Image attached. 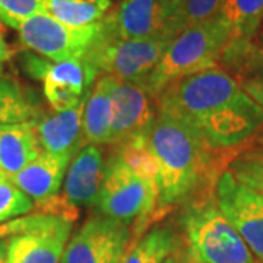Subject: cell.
<instances>
[{"label": "cell", "instance_id": "836d02e7", "mask_svg": "<svg viewBox=\"0 0 263 263\" xmlns=\"http://www.w3.org/2000/svg\"><path fill=\"white\" fill-rule=\"evenodd\" d=\"M257 78H260V79H263V62L259 65V67H257V70H256V75Z\"/></svg>", "mask_w": 263, "mask_h": 263}, {"label": "cell", "instance_id": "f546056e", "mask_svg": "<svg viewBox=\"0 0 263 263\" xmlns=\"http://www.w3.org/2000/svg\"><path fill=\"white\" fill-rule=\"evenodd\" d=\"M10 56H12L10 47L8 46V43L0 37V78H2V73H3V69H5V63L9 60Z\"/></svg>", "mask_w": 263, "mask_h": 263}, {"label": "cell", "instance_id": "1f68e13d", "mask_svg": "<svg viewBox=\"0 0 263 263\" xmlns=\"http://www.w3.org/2000/svg\"><path fill=\"white\" fill-rule=\"evenodd\" d=\"M254 44L257 46V48H259V51H260V54L263 57V19L262 24H260V28H259V32H257V35L254 38Z\"/></svg>", "mask_w": 263, "mask_h": 263}, {"label": "cell", "instance_id": "5bb4252c", "mask_svg": "<svg viewBox=\"0 0 263 263\" xmlns=\"http://www.w3.org/2000/svg\"><path fill=\"white\" fill-rule=\"evenodd\" d=\"M104 154L97 145H85L70 161L65 176L63 199L73 208H94L104 177Z\"/></svg>", "mask_w": 263, "mask_h": 263}, {"label": "cell", "instance_id": "d6a6232c", "mask_svg": "<svg viewBox=\"0 0 263 263\" xmlns=\"http://www.w3.org/2000/svg\"><path fill=\"white\" fill-rule=\"evenodd\" d=\"M6 249H8V240L0 241V263H6Z\"/></svg>", "mask_w": 263, "mask_h": 263}, {"label": "cell", "instance_id": "4316f807", "mask_svg": "<svg viewBox=\"0 0 263 263\" xmlns=\"http://www.w3.org/2000/svg\"><path fill=\"white\" fill-rule=\"evenodd\" d=\"M43 12V0H0V22L18 29L27 19Z\"/></svg>", "mask_w": 263, "mask_h": 263}, {"label": "cell", "instance_id": "d6986e66", "mask_svg": "<svg viewBox=\"0 0 263 263\" xmlns=\"http://www.w3.org/2000/svg\"><path fill=\"white\" fill-rule=\"evenodd\" d=\"M216 19L228 31V41L252 43L263 19V0H221Z\"/></svg>", "mask_w": 263, "mask_h": 263}, {"label": "cell", "instance_id": "ac0fdd59", "mask_svg": "<svg viewBox=\"0 0 263 263\" xmlns=\"http://www.w3.org/2000/svg\"><path fill=\"white\" fill-rule=\"evenodd\" d=\"M41 154L34 122L0 124V171L12 177Z\"/></svg>", "mask_w": 263, "mask_h": 263}, {"label": "cell", "instance_id": "ffe728a7", "mask_svg": "<svg viewBox=\"0 0 263 263\" xmlns=\"http://www.w3.org/2000/svg\"><path fill=\"white\" fill-rule=\"evenodd\" d=\"M111 0H43V12L69 27L98 24L111 9Z\"/></svg>", "mask_w": 263, "mask_h": 263}, {"label": "cell", "instance_id": "277c9868", "mask_svg": "<svg viewBox=\"0 0 263 263\" xmlns=\"http://www.w3.org/2000/svg\"><path fill=\"white\" fill-rule=\"evenodd\" d=\"M181 227L190 263H260L218 209L215 195L187 203Z\"/></svg>", "mask_w": 263, "mask_h": 263}, {"label": "cell", "instance_id": "d590c367", "mask_svg": "<svg viewBox=\"0 0 263 263\" xmlns=\"http://www.w3.org/2000/svg\"><path fill=\"white\" fill-rule=\"evenodd\" d=\"M3 177H6V176H5V174H3V173L0 171V179H3Z\"/></svg>", "mask_w": 263, "mask_h": 263}, {"label": "cell", "instance_id": "4dcf8cb0", "mask_svg": "<svg viewBox=\"0 0 263 263\" xmlns=\"http://www.w3.org/2000/svg\"><path fill=\"white\" fill-rule=\"evenodd\" d=\"M164 263H190V260H189L186 252H184V253H181V250H180V247H179L174 253L170 254Z\"/></svg>", "mask_w": 263, "mask_h": 263}, {"label": "cell", "instance_id": "6da1fadb", "mask_svg": "<svg viewBox=\"0 0 263 263\" xmlns=\"http://www.w3.org/2000/svg\"><path fill=\"white\" fill-rule=\"evenodd\" d=\"M157 111L195 132L214 154L238 151L263 130V110L219 66L168 85Z\"/></svg>", "mask_w": 263, "mask_h": 263}, {"label": "cell", "instance_id": "8992f818", "mask_svg": "<svg viewBox=\"0 0 263 263\" xmlns=\"http://www.w3.org/2000/svg\"><path fill=\"white\" fill-rule=\"evenodd\" d=\"M179 9L168 0H122L101 19V35L117 40H173Z\"/></svg>", "mask_w": 263, "mask_h": 263}, {"label": "cell", "instance_id": "4fadbf2b", "mask_svg": "<svg viewBox=\"0 0 263 263\" xmlns=\"http://www.w3.org/2000/svg\"><path fill=\"white\" fill-rule=\"evenodd\" d=\"M113 122L110 146L149 130L157 117V104L138 82L116 78L113 94Z\"/></svg>", "mask_w": 263, "mask_h": 263}, {"label": "cell", "instance_id": "83f0119b", "mask_svg": "<svg viewBox=\"0 0 263 263\" xmlns=\"http://www.w3.org/2000/svg\"><path fill=\"white\" fill-rule=\"evenodd\" d=\"M44 214H31L27 216H21L8 222H0V241H5L13 235L21 234L29 228L35 227L41 221Z\"/></svg>", "mask_w": 263, "mask_h": 263}, {"label": "cell", "instance_id": "cb8c5ba5", "mask_svg": "<svg viewBox=\"0 0 263 263\" xmlns=\"http://www.w3.org/2000/svg\"><path fill=\"white\" fill-rule=\"evenodd\" d=\"M228 171L245 186L263 197V146L238 151L228 161Z\"/></svg>", "mask_w": 263, "mask_h": 263}, {"label": "cell", "instance_id": "7c38bea8", "mask_svg": "<svg viewBox=\"0 0 263 263\" xmlns=\"http://www.w3.org/2000/svg\"><path fill=\"white\" fill-rule=\"evenodd\" d=\"M72 228V219L44 214L37 226L8 238L6 263H60Z\"/></svg>", "mask_w": 263, "mask_h": 263}, {"label": "cell", "instance_id": "8fae6325", "mask_svg": "<svg viewBox=\"0 0 263 263\" xmlns=\"http://www.w3.org/2000/svg\"><path fill=\"white\" fill-rule=\"evenodd\" d=\"M215 202L221 214L263 263V197L224 170L215 184Z\"/></svg>", "mask_w": 263, "mask_h": 263}, {"label": "cell", "instance_id": "44dd1931", "mask_svg": "<svg viewBox=\"0 0 263 263\" xmlns=\"http://www.w3.org/2000/svg\"><path fill=\"white\" fill-rule=\"evenodd\" d=\"M179 249V238L170 226H155L127 250L122 263H164Z\"/></svg>", "mask_w": 263, "mask_h": 263}, {"label": "cell", "instance_id": "52a82bcc", "mask_svg": "<svg viewBox=\"0 0 263 263\" xmlns=\"http://www.w3.org/2000/svg\"><path fill=\"white\" fill-rule=\"evenodd\" d=\"M171 40H117L100 34L84 57L98 76L142 84L160 62Z\"/></svg>", "mask_w": 263, "mask_h": 263}, {"label": "cell", "instance_id": "7a4b0ae2", "mask_svg": "<svg viewBox=\"0 0 263 263\" xmlns=\"http://www.w3.org/2000/svg\"><path fill=\"white\" fill-rule=\"evenodd\" d=\"M146 141L158 164L160 209L214 195L215 186L209 184L216 174L214 152L195 132L158 113L146 132Z\"/></svg>", "mask_w": 263, "mask_h": 263}, {"label": "cell", "instance_id": "3957f363", "mask_svg": "<svg viewBox=\"0 0 263 263\" xmlns=\"http://www.w3.org/2000/svg\"><path fill=\"white\" fill-rule=\"evenodd\" d=\"M227 41L228 31L216 16L186 28L171 40L160 62L141 85L154 100H157L168 85L218 67Z\"/></svg>", "mask_w": 263, "mask_h": 263}, {"label": "cell", "instance_id": "603a6c76", "mask_svg": "<svg viewBox=\"0 0 263 263\" xmlns=\"http://www.w3.org/2000/svg\"><path fill=\"white\" fill-rule=\"evenodd\" d=\"M114 155L120 160L142 179L157 183L158 177V164L155 161L154 154L151 152L149 145L146 141V133L138 135L130 139L113 145Z\"/></svg>", "mask_w": 263, "mask_h": 263}, {"label": "cell", "instance_id": "ba28073f", "mask_svg": "<svg viewBox=\"0 0 263 263\" xmlns=\"http://www.w3.org/2000/svg\"><path fill=\"white\" fill-rule=\"evenodd\" d=\"M19 40L31 51L50 62L81 60L101 34V21L88 27H69L41 12L18 28Z\"/></svg>", "mask_w": 263, "mask_h": 263}, {"label": "cell", "instance_id": "484cf974", "mask_svg": "<svg viewBox=\"0 0 263 263\" xmlns=\"http://www.w3.org/2000/svg\"><path fill=\"white\" fill-rule=\"evenodd\" d=\"M221 0H184L177 12L179 31L203 24L216 16Z\"/></svg>", "mask_w": 263, "mask_h": 263}, {"label": "cell", "instance_id": "e575fe53", "mask_svg": "<svg viewBox=\"0 0 263 263\" xmlns=\"http://www.w3.org/2000/svg\"><path fill=\"white\" fill-rule=\"evenodd\" d=\"M170 3L173 5V6H176L177 9H180V6H181V3L184 2V0H168Z\"/></svg>", "mask_w": 263, "mask_h": 263}, {"label": "cell", "instance_id": "9c48e42d", "mask_svg": "<svg viewBox=\"0 0 263 263\" xmlns=\"http://www.w3.org/2000/svg\"><path fill=\"white\" fill-rule=\"evenodd\" d=\"M24 65L29 75L43 81L44 97L56 113L69 111L85 101L98 79L94 67L85 59L54 63L25 54Z\"/></svg>", "mask_w": 263, "mask_h": 263}, {"label": "cell", "instance_id": "30bf717a", "mask_svg": "<svg viewBox=\"0 0 263 263\" xmlns=\"http://www.w3.org/2000/svg\"><path fill=\"white\" fill-rule=\"evenodd\" d=\"M130 241V227L94 215L70 235L60 263H122Z\"/></svg>", "mask_w": 263, "mask_h": 263}, {"label": "cell", "instance_id": "7402d4cb", "mask_svg": "<svg viewBox=\"0 0 263 263\" xmlns=\"http://www.w3.org/2000/svg\"><path fill=\"white\" fill-rule=\"evenodd\" d=\"M40 114L41 110L29 91L12 79L0 78V124L34 122Z\"/></svg>", "mask_w": 263, "mask_h": 263}, {"label": "cell", "instance_id": "5b68a950", "mask_svg": "<svg viewBox=\"0 0 263 263\" xmlns=\"http://www.w3.org/2000/svg\"><path fill=\"white\" fill-rule=\"evenodd\" d=\"M158 202L157 183L142 179L117 155L110 154L104 165V177L97 200L100 215L129 226L143 221Z\"/></svg>", "mask_w": 263, "mask_h": 263}, {"label": "cell", "instance_id": "d4e9b609", "mask_svg": "<svg viewBox=\"0 0 263 263\" xmlns=\"http://www.w3.org/2000/svg\"><path fill=\"white\" fill-rule=\"evenodd\" d=\"M35 209L32 199L16 187L8 177L0 179V222L25 216Z\"/></svg>", "mask_w": 263, "mask_h": 263}, {"label": "cell", "instance_id": "2e32d148", "mask_svg": "<svg viewBox=\"0 0 263 263\" xmlns=\"http://www.w3.org/2000/svg\"><path fill=\"white\" fill-rule=\"evenodd\" d=\"M70 161L69 157L41 151L31 164L8 179L32 199L35 208H40L59 196Z\"/></svg>", "mask_w": 263, "mask_h": 263}, {"label": "cell", "instance_id": "e0dca14e", "mask_svg": "<svg viewBox=\"0 0 263 263\" xmlns=\"http://www.w3.org/2000/svg\"><path fill=\"white\" fill-rule=\"evenodd\" d=\"M114 76H98L86 98L82 119V133L88 145H110L113 122Z\"/></svg>", "mask_w": 263, "mask_h": 263}, {"label": "cell", "instance_id": "9a60e30c", "mask_svg": "<svg viewBox=\"0 0 263 263\" xmlns=\"http://www.w3.org/2000/svg\"><path fill=\"white\" fill-rule=\"evenodd\" d=\"M85 103L86 100L69 111L41 113L34 120V127L41 151L73 160L86 145L82 133Z\"/></svg>", "mask_w": 263, "mask_h": 263}, {"label": "cell", "instance_id": "f1b7e54d", "mask_svg": "<svg viewBox=\"0 0 263 263\" xmlns=\"http://www.w3.org/2000/svg\"><path fill=\"white\" fill-rule=\"evenodd\" d=\"M238 84L241 85V88L247 92V95H250L263 110V79L257 76H252L238 81Z\"/></svg>", "mask_w": 263, "mask_h": 263}]
</instances>
